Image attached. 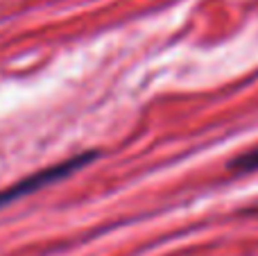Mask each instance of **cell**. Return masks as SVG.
Masks as SVG:
<instances>
[{"mask_svg":"<svg viewBox=\"0 0 258 256\" xmlns=\"http://www.w3.org/2000/svg\"><path fill=\"white\" fill-rule=\"evenodd\" d=\"M229 168H231L233 172H254V170H258V148L249 150V152H245V154H238L236 159H231Z\"/></svg>","mask_w":258,"mask_h":256,"instance_id":"cell-2","label":"cell"},{"mask_svg":"<svg viewBox=\"0 0 258 256\" xmlns=\"http://www.w3.org/2000/svg\"><path fill=\"white\" fill-rule=\"evenodd\" d=\"M93 159H98V152H95V150L93 152L75 154V157L66 159V161H59V163H54V166H48V168H43V170L34 172V175L23 177V179H18L14 186L0 190V209L12 204L14 200H18V198H25V195L36 193V190L45 188V186L54 184V181H61L63 177H68V175H73V172H77L80 168L89 166Z\"/></svg>","mask_w":258,"mask_h":256,"instance_id":"cell-1","label":"cell"}]
</instances>
